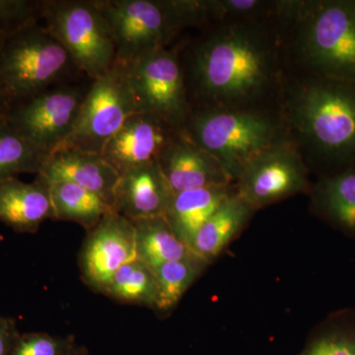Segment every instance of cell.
Returning <instances> with one entry per match:
<instances>
[{"label":"cell","instance_id":"11","mask_svg":"<svg viewBox=\"0 0 355 355\" xmlns=\"http://www.w3.org/2000/svg\"><path fill=\"white\" fill-rule=\"evenodd\" d=\"M312 186L308 165L291 140L258 154L235 182L237 195L256 211L298 193H310Z\"/></svg>","mask_w":355,"mask_h":355},{"label":"cell","instance_id":"2","mask_svg":"<svg viewBox=\"0 0 355 355\" xmlns=\"http://www.w3.org/2000/svg\"><path fill=\"white\" fill-rule=\"evenodd\" d=\"M279 103L288 139L321 177L355 165V83L306 72L284 79Z\"/></svg>","mask_w":355,"mask_h":355},{"label":"cell","instance_id":"19","mask_svg":"<svg viewBox=\"0 0 355 355\" xmlns=\"http://www.w3.org/2000/svg\"><path fill=\"white\" fill-rule=\"evenodd\" d=\"M309 193L313 212L355 239V165L320 177Z\"/></svg>","mask_w":355,"mask_h":355},{"label":"cell","instance_id":"12","mask_svg":"<svg viewBox=\"0 0 355 355\" xmlns=\"http://www.w3.org/2000/svg\"><path fill=\"white\" fill-rule=\"evenodd\" d=\"M137 259L133 222L109 212L87 237L79 254V268L86 286L103 293L121 266Z\"/></svg>","mask_w":355,"mask_h":355},{"label":"cell","instance_id":"20","mask_svg":"<svg viewBox=\"0 0 355 355\" xmlns=\"http://www.w3.org/2000/svg\"><path fill=\"white\" fill-rule=\"evenodd\" d=\"M235 191L234 184L174 193L166 219L177 237L190 248L200 227Z\"/></svg>","mask_w":355,"mask_h":355},{"label":"cell","instance_id":"25","mask_svg":"<svg viewBox=\"0 0 355 355\" xmlns=\"http://www.w3.org/2000/svg\"><path fill=\"white\" fill-rule=\"evenodd\" d=\"M209 266L198 257H193L151 268L157 284L155 310L159 313H168L174 309L191 284Z\"/></svg>","mask_w":355,"mask_h":355},{"label":"cell","instance_id":"29","mask_svg":"<svg viewBox=\"0 0 355 355\" xmlns=\"http://www.w3.org/2000/svg\"><path fill=\"white\" fill-rule=\"evenodd\" d=\"M18 338L15 322L0 315V355H10Z\"/></svg>","mask_w":355,"mask_h":355},{"label":"cell","instance_id":"10","mask_svg":"<svg viewBox=\"0 0 355 355\" xmlns=\"http://www.w3.org/2000/svg\"><path fill=\"white\" fill-rule=\"evenodd\" d=\"M139 112L184 127L191 112L178 50L160 49L125 67Z\"/></svg>","mask_w":355,"mask_h":355},{"label":"cell","instance_id":"6","mask_svg":"<svg viewBox=\"0 0 355 355\" xmlns=\"http://www.w3.org/2000/svg\"><path fill=\"white\" fill-rule=\"evenodd\" d=\"M111 28L114 64L127 67L139 58L168 48L187 26L178 0H96Z\"/></svg>","mask_w":355,"mask_h":355},{"label":"cell","instance_id":"4","mask_svg":"<svg viewBox=\"0 0 355 355\" xmlns=\"http://www.w3.org/2000/svg\"><path fill=\"white\" fill-rule=\"evenodd\" d=\"M181 132L214 156L234 183L252 159L289 140L279 114L268 111L193 109Z\"/></svg>","mask_w":355,"mask_h":355},{"label":"cell","instance_id":"23","mask_svg":"<svg viewBox=\"0 0 355 355\" xmlns=\"http://www.w3.org/2000/svg\"><path fill=\"white\" fill-rule=\"evenodd\" d=\"M299 355H355V307L330 313L312 331Z\"/></svg>","mask_w":355,"mask_h":355},{"label":"cell","instance_id":"17","mask_svg":"<svg viewBox=\"0 0 355 355\" xmlns=\"http://www.w3.org/2000/svg\"><path fill=\"white\" fill-rule=\"evenodd\" d=\"M46 219H55L48 186L18 178L0 182V221L16 232L35 233Z\"/></svg>","mask_w":355,"mask_h":355},{"label":"cell","instance_id":"31","mask_svg":"<svg viewBox=\"0 0 355 355\" xmlns=\"http://www.w3.org/2000/svg\"><path fill=\"white\" fill-rule=\"evenodd\" d=\"M64 355H76V354H70V352H67V354H64Z\"/></svg>","mask_w":355,"mask_h":355},{"label":"cell","instance_id":"21","mask_svg":"<svg viewBox=\"0 0 355 355\" xmlns=\"http://www.w3.org/2000/svg\"><path fill=\"white\" fill-rule=\"evenodd\" d=\"M132 222L135 229L137 260L149 268L197 257L177 237L165 216Z\"/></svg>","mask_w":355,"mask_h":355},{"label":"cell","instance_id":"16","mask_svg":"<svg viewBox=\"0 0 355 355\" xmlns=\"http://www.w3.org/2000/svg\"><path fill=\"white\" fill-rule=\"evenodd\" d=\"M158 162L121 175L114 193L116 212L132 221L165 216L174 196Z\"/></svg>","mask_w":355,"mask_h":355},{"label":"cell","instance_id":"30","mask_svg":"<svg viewBox=\"0 0 355 355\" xmlns=\"http://www.w3.org/2000/svg\"><path fill=\"white\" fill-rule=\"evenodd\" d=\"M2 90H1V87H0V104H1L2 103Z\"/></svg>","mask_w":355,"mask_h":355},{"label":"cell","instance_id":"9","mask_svg":"<svg viewBox=\"0 0 355 355\" xmlns=\"http://www.w3.org/2000/svg\"><path fill=\"white\" fill-rule=\"evenodd\" d=\"M137 112H139V107L128 70L114 64L106 73L91 81L73 130L64 146L102 155L107 144Z\"/></svg>","mask_w":355,"mask_h":355},{"label":"cell","instance_id":"1","mask_svg":"<svg viewBox=\"0 0 355 355\" xmlns=\"http://www.w3.org/2000/svg\"><path fill=\"white\" fill-rule=\"evenodd\" d=\"M178 53L191 110L266 111L279 100L287 60L279 22L210 26Z\"/></svg>","mask_w":355,"mask_h":355},{"label":"cell","instance_id":"15","mask_svg":"<svg viewBox=\"0 0 355 355\" xmlns=\"http://www.w3.org/2000/svg\"><path fill=\"white\" fill-rule=\"evenodd\" d=\"M158 164L175 193L235 184L214 156L182 132L165 149Z\"/></svg>","mask_w":355,"mask_h":355},{"label":"cell","instance_id":"7","mask_svg":"<svg viewBox=\"0 0 355 355\" xmlns=\"http://www.w3.org/2000/svg\"><path fill=\"white\" fill-rule=\"evenodd\" d=\"M42 20L90 80L112 69L116 62L113 34L96 0H44Z\"/></svg>","mask_w":355,"mask_h":355},{"label":"cell","instance_id":"24","mask_svg":"<svg viewBox=\"0 0 355 355\" xmlns=\"http://www.w3.org/2000/svg\"><path fill=\"white\" fill-rule=\"evenodd\" d=\"M103 294L125 304L146 306L155 310L157 284L153 270L135 259L114 273Z\"/></svg>","mask_w":355,"mask_h":355},{"label":"cell","instance_id":"13","mask_svg":"<svg viewBox=\"0 0 355 355\" xmlns=\"http://www.w3.org/2000/svg\"><path fill=\"white\" fill-rule=\"evenodd\" d=\"M181 130L157 114L137 112L110 140L102 156L120 174L158 162Z\"/></svg>","mask_w":355,"mask_h":355},{"label":"cell","instance_id":"28","mask_svg":"<svg viewBox=\"0 0 355 355\" xmlns=\"http://www.w3.org/2000/svg\"><path fill=\"white\" fill-rule=\"evenodd\" d=\"M69 343L46 334L19 336L10 355H64Z\"/></svg>","mask_w":355,"mask_h":355},{"label":"cell","instance_id":"5","mask_svg":"<svg viewBox=\"0 0 355 355\" xmlns=\"http://www.w3.org/2000/svg\"><path fill=\"white\" fill-rule=\"evenodd\" d=\"M81 73L73 60L44 24L32 23L0 49V105L21 101ZM83 74V73H81Z\"/></svg>","mask_w":355,"mask_h":355},{"label":"cell","instance_id":"8","mask_svg":"<svg viewBox=\"0 0 355 355\" xmlns=\"http://www.w3.org/2000/svg\"><path fill=\"white\" fill-rule=\"evenodd\" d=\"M90 84L62 83L21 101L0 105V120L50 155L71 135Z\"/></svg>","mask_w":355,"mask_h":355},{"label":"cell","instance_id":"27","mask_svg":"<svg viewBox=\"0 0 355 355\" xmlns=\"http://www.w3.org/2000/svg\"><path fill=\"white\" fill-rule=\"evenodd\" d=\"M44 0H0V49L23 28L43 18Z\"/></svg>","mask_w":355,"mask_h":355},{"label":"cell","instance_id":"3","mask_svg":"<svg viewBox=\"0 0 355 355\" xmlns=\"http://www.w3.org/2000/svg\"><path fill=\"white\" fill-rule=\"evenodd\" d=\"M279 27L307 73L355 83V0L284 1Z\"/></svg>","mask_w":355,"mask_h":355},{"label":"cell","instance_id":"26","mask_svg":"<svg viewBox=\"0 0 355 355\" xmlns=\"http://www.w3.org/2000/svg\"><path fill=\"white\" fill-rule=\"evenodd\" d=\"M48 156L0 120V182L26 173L38 174Z\"/></svg>","mask_w":355,"mask_h":355},{"label":"cell","instance_id":"18","mask_svg":"<svg viewBox=\"0 0 355 355\" xmlns=\"http://www.w3.org/2000/svg\"><path fill=\"white\" fill-rule=\"evenodd\" d=\"M254 212L235 191L198 230L191 251L210 265L246 228Z\"/></svg>","mask_w":355,"mask_h":355},{"label":"cell","instance_id":"22","mask_svg":"<svg viewBox=\"0 0 355 355\" xmlns=\"http://www.w3.org/2000/svg\"><path fill=\"white\" fill-rule=\"evenodd\" d=\"M46 186L57 220L76 222L89 231L109 212L116 211L101 196L76 184L58 182Z\"/></svg>","mask_w":355,"mask_h":355},{"label":"cell","instance_id":"14","mask_svg":"<svg viewBox=\"0 0 355 355\" xmlns=\"http://www.w3.org/2000/svg\"><path fill=\"white\" fill-rule=\"evenodd\" d=\"M119 179L120 174L102 155L64 146L46 157L36 181L44 184L58 182L76 184L101 196L114 207Z\"/></svg>","mask_w":355,"mask_h":355}]
</instances>
